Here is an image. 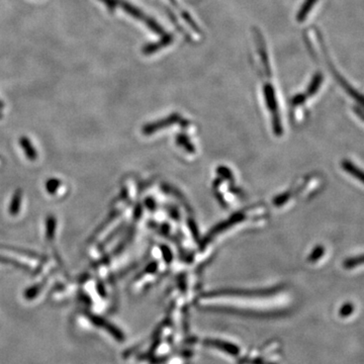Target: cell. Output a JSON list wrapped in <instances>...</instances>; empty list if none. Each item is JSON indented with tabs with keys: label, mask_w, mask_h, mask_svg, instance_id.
<instances>
[{
	"label": "cell",
	"mask_w": 364,
	"mask_h": 364,
	"mask_svg": "<svg viewBox=\"0 0 364 364\" xmlns=\"http://www.w3.org/2000/svg\"><path fill=\"white\" fill-rule=\"evenodd\" d=\"M361 264H364V254L356 256V257H353V258H349L345 262L346 268H353Z\"/></svg>",
	"instance_id": "7a4b0ae2"
},
{
	"label": "cell",
	"mask_w": 364,
	"mask_h": 364,
	"mask_svg": "<svg viewBox=\"0 0 364 364\" xmlns=\"http://www.w3.org/2000/svg\"><path fill=\"white\" fill-rule=\"evenodd\" d=\"M356 113H357V115H359V117L361 118V119H363L364 120V113H362V112H360L359 110H357V111H355Z\"/></svg>",
	"instance_id": "3957f363"
},
{
	"label": "cell",
	"mask_w": 364,
	"mask_h": 364,
	"mask_svg": "<svg viewBox=\"0 0 364 364\" xmlns=\"http://www.w3.org/2000/svg\"><path fill=\"white\" fill-rule=\"evenodd\" d=\"M342 167L343 169L349 173L351 176H353L355 179L359 180L360 182L364 183V171H362L359 167L354 165L351 161L349 160H343L342 162Z\"/></svg>",
	"instance_id": "6da1fadb"
}]
</instances>
